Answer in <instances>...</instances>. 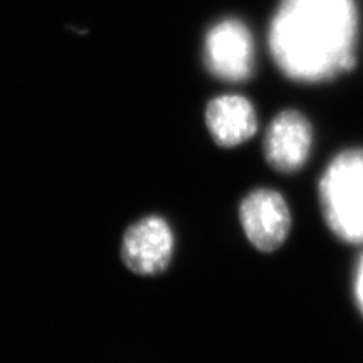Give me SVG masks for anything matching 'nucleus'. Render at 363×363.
Segmentation results:
<instances>
[{"mask_svg": "<svg viewBox=\"0 0 363 363\" xmlns=\"http://www.w3.org/2000/svg\"><path fill=\"white\" fill-rule=\"evenodd\" d=\"M354 0H281L268 30L272 60L297 82H324L356 64Z\"/></svg>", "mask_w": 363, "mask_h": 363, "instance_id": "obj_1", "label": "nucleus"}, {"mask_svg": "<svg viewBox=\"0 0 363 363\" xmlns=\"http://www.w3.org/2000/svg\"><path fill=\"white\" fill-rule=\"evenodd\" d=\"M320 203L330 230L345 242H363V149L340 152L320 180Z\"/></svg>", "mask_w": 363, "mask_h": 363, "instance_id": "obj_2", "label": "nucleus"}, {"mask_svg": "<svg viewBox=\"0 0 363 363\" xmlns=\"http://www.w3.org/2000/svg\"><path fill=\"white\" fill-rule=\"evenodd\" d=\"M203 53L208 70L221 81L242 82L253 74L255 41L241 20L215 23L204 38Z\"/></svg>", "mask_w": 363, "mask_h": 363, "instance_id": "obj_3", "label": "nucleus"}, {"mask_svg": "<svg viewBox=\"0 0 363 363\" xmlns=\"http://www.w3.org/2000/svg\"><path fill=\"white\" fill-rule=\"evenodd\" d=\"M244 232L260 252H274L286 241L291 229V212L277 191L260 188L250 192L241 203Z\"/></svg>", "mask_w": 363, "mask_h": 363, "instance_id": "obj_4", "label": "nucleus"}, {"mask_svg": "<svg viewBox=\"0 0 363 363\" xmlns=\"http://www.w3.org/2000/svg\"><path fill=\"white\" fill-rule=\"evenodd\" d=\"M174 236L161 217H147L135 223L123 238L121 257L136 274L155 276L172 260Z\"/></svg>", "mask_w": 363, "mask_h": 363, "instance_id": "obj_5", "label": "nucleus"}, {"mask_svg": "<svg viewBox=\"0 0 363 363\" xmlns=\"http://www.w3.org/2000/svg\"><path fill=\"white\" fill-rule=\"evenodd\" d=\"M312 128L301 112L288 109L272 118L264 138L267 162L281 173H294L309 159Z\"/></svg>", "mask_w": 363, "mask_h": 363, "instance_id": "obj_6", "label": "nucleus"}, {"mask_svg": "<svg viewBox=\"0 0 363 363\" xmlns=\"http://www.w3.org/2000/svg\"><path fill=\"white\" fill-rule=\"evenodd\" d=\"M206 126L218 145H240L257 130L256 109L244 96H218L208 104Z\"/></svg>", "mask_w": 363, "mask_h": 363, "instance_id": "obj_7", "label": "nucleus"}, {"mask_svg": "<svg viewBox=\"0 0 363 363\" xmlns=\"http://www.w3.org/2000/svg\"><path fill=\"white\" fill-rule=\"evenodd\" d=\"M354 289H356V298H357V303H359L360 309H362V312H363V257H362L360 264H359V267H357Z\"/></svg>", "mask_w": 363, "mask_h": 363, "instance_id": "obj_8", "label": "nucleus"}]
</instances>
